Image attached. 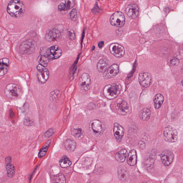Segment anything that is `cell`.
Masks as SVG:
<instances>
[{
    "mask_svg": "<svg viewBox=\"0 0 183 183\" xmlns=\"http://www.w3.org/2000/svg\"><path fill=\"white\" fill-rule=\"evenodd\" d=\"M25 7L23 2L20 1H12L8 4L7 11L10 16L17 18L24 14Z\"/></svg>",
    "mask_w": 183,
    "mask_h": 183,
    "instance_id": "obj_1",
    "label": "cell"
},
{
    "mask_svg": "<svg viewBox=\"0 0 183 183\" xmlns=\"http://www.w3.org/2000/svg\"><path fill=\"white\" fill-rule=\"evenodd\" d=\"M121 89V86L117 84L107 85L104 88L103 93L105 97L112 100L119 95Z\"/></svg>",
    "mask_w": 183,
    "mask_h": 183,
    "instance_id": "obj_2",
    "label": "cell"
},
{
    "mask_svg": "<svg viewBox=\"0 0 183 183\" xmlns=\"http://www.w3.org/2000/svg\"><path fill=\"white\" fill-rule=\"evenodd\" d=\"M5 93L8 98L14 99L20 98L22 95V92L18 85L15 84L9 83L6 86Z\"/></svg>",
    "mask_w": 183,
    "mask_h": 183,
    "instance_id": "obj_3",
    "label": "cell"
},
{
    "mask_svg": "<svg viewBox=\"0 0 183 183\" xmlns=\"http://www.w3.org/2000/svg\"><path fill=\"white\" fill-rule=\"evenodd\" d=\"M89 130L91 133L94 136H100L105 130L104 124L98 120H93L90 121L89 124Z\"/></svg>",
    "mask_w": 183,
    "mask_h": 183,
    "instance_id": "obj_4",
    "label": "cell"
},
{
    "mask_svg": "<svg viewBox=\"0 0 183 183\" xmlns=\"http://www.w3.org/2000/svg\"><path fill=\"white\" fill-rule=\"evenodd\" d=\"M178 133L177 130L171 126H167L164 130L163 138L167 142H175L178 140Z\"/></svg>",
    "mask_w": 183,
    "mask_h": 183,
    "instance_id": "obj_5",
    "label": "cell"
},
{
    "mask_svg": "<svg viewBox=\"0 0 183 183\" xmlns=\"http://www.w3.org/2000/svg\"><path fill=\"white\" fill-rule=\"evenodd\" d=\"M125 20L124 15L122 12L118 11L115 12L111 16L110 22L112 26L121 27L125 24Z\"/></svg>",
    "mask_w": 183,
    "mask_h": 183,
    "instance_id": "obj_6",
    "label": "cell"
},
{
    "mask_svg": "<svg viewBox=\"0 0 183 183\" xmlns=\"http://www.w3.org/2000/svg\"><path fill=\"white\" fill-rule=\"evenodd\" d=\"M35 43L32 40H27L23 42L20 46V53L23 54H29L34 51Z\"/></svg>",
    "mask_w": 183,
    "mask_h": 183,
    "instance_id": "obj_7",
    "label": "cell"
},
{
    "mask_svg": "<svg viewBox=\"0 0 183 183\" xmlns=\"http://www.w3.org/2000/svg\"><path fill=\"white\" fill-rule=\"evenodd\" d=\"M62 52L58 46H52L48 48L46 52L45 55L49 60L57 59L62 55Z\"/></svg>",
    "mask_w": 183,
    "mask_h": 183,
    "instance_id": "obj_8",
    "label": "cell"
},
{
    "mask_svg": "<svg viewBox=\"0 0 183 183\" xmlns=\"http://www.w3.org/2000/svg\"><path fill=\"white\" fill-rule=\"evenodd\" d=\"M37 78L40 83L44 84L46 82L49 77V71L48 69L41 64L37 66Z\"/></svg>",
    "mask_w": 183,
    "mask_h": 183,
    "instance_id": "obj_9",
    "label": "cell"
},
{
    "mask_svg": "<svg viewBox=\"0 0 183 183\" xmlns=\"http://www.w3.org/2000/svg\"><path fill=\"white\" fill-rule=\"evenodd\" d=\"M109 49L113 55L117 57H123L125 54V49L122 46L117 43H113L109 47Z\"/></svg>",
    "mask_w": 183,
    "mask_h": 183,
    "instance_id": "obj_10",
    "label": "cell"
},
{
    "mask_svg": "<svg viewBox=\"0 0 183 183\" xmlns=\"http://www.w3.org/2000/svg\"><path fill=\"white\" fill-rule=\"evenodd\" d=\"M91 83V79L90 75L87 73H84L79 79V85L82 89L87 91L89 90L90 86Z\"/></svg>",
    "mask_w": 183,
    "mask_h": 183,
    "instance_id": "obj_11",
    "label": "cell"
},
{
    "mask_svg": "<svg viewBox=\"0 0 183 183\" xmlns=\"http://www.w3.org/2000/svg\"><path fill=\"white\" fill-rule=\"evenodd\" d=\"M119 72V67L117 64H113L109 67L104 72V78L108 79L116 76Z\"/></svg>",
    "mask_w": 183,
    "mask_h": 183,
    "instance_id": "obj_12",
    "label": "cell"
},
{
    "mask_svg": "<svg viewBox=\"0 0 183 183\" xmlns=\"http://www.w3.org/2000/svg\"><path fill=\"white\" fill-rule=\"evenodd\" d=\"M138 80L142 87H147L150 85L152 82V77L150 73H142L139 75Z\"/></svg>",
    "mask_w": 183,
    "mask_h": 183,
    "instance_id": "obj_13",
    "label": "cell"
},
{
    "mask_svg": "<svg viewBox=\"0 0 183 183\" xmlns=\"http://www.w3.org/2000/svg\"><path fill=\"white\" fill-rule=\"evenodd\" d=\"M160 156L163 163L167 167L169 166L172 163L174 157L173 153L169 150L163 151Z\"/></svg>",
    "mask_w": 183,
    "mask_h": 183,
    "instance_id": "obj_14",
    "label": "cell"
},
{
    "mask_svg": "<svg viewBox=\"0 0 183 183\" xmlns=\"http://www.w3.org/2000/svg\"><path fill=\"white\" fill-rule=\"evenodd\" d=\"M61 33L58 29H51L46 34L45 38L46 40L49 42L56 41L60 37Z\"/></svg>",
    "mask_w": 183,
    "mask_h": 183,
    "instance_id": "obj_15",
    "label": "cell"
},
{
    "mask_svg": "<svg viewBox=\"0 0 183 183\" xmlns=\"http://www.w3.org/2000/svg\"><path fill=\"white\" fill-rule=\"evenodd\" d=\"M117 109L121 114L126 115L129 112V106L126 101L119 98L117 101Z\"/></svg>",
    "mask_w": 183,
    "mask_h": 183,
    "instance_id": "obj_16",
    "label": "cell"
},
{
    "mask_svg": "<svg viewBox=\"0 0 183 183\" xmlns=\"http://www.w3.org/2000/svg\"><path fill=\"white\" fill-rule=\"evenodd\" d=\"M139 9L137 6L134 4H130L126 9V14L132 18H135L137 16Z\"/></svg>",
    "mask_w": 183,
    "mask_h": 183,
    "instance_id": "obj_17",
    "label": "cell"
},
{
    "mask_svg": "<svg viewBox=\"0 0 183 183\" xmlns=\"http://www.w3.org/2000/svg\"><path fill=\"white\" fill-rule=\"evenodd\" d=\"M113 132L114 135L117 141H120L123 137L124 134L123 128L117 123L114 124L113 127Z\"/></svg>",
    "mask_w": 183,
    "mask_h": 183,
    "instance_id": "obj_18",
    "label": "cell"
},
{
    "mask_svg": "<svg viewBox=\"0 0 183 183\" xmlns=\"http://www.w3.org/2000/svg\"><path fill=\"white\" fill-rule=\"evenodd\" d=\"M9 67V61L7 58L0 60V76L7 73Z\"/></svg>",
    "mask_w": 183,
    "mask_h": 183,
    "instance_id": "obj_19",
    "label": "cell"
},
{
    "mask_svg": "<svg viewBox=\"0 0 183 183\" xmlns=\"http://www.w3.org/2000/svg\"><path fill=\"white\" fill-rule=\"evenodd\" d=\"M118 176L122 181H125L129 178V174L127 170L123 167L119 168L118 171Z\"/></svg>",
    "mask_w": 183,
    "mask_h": 183,
    "instance_id": "obj_20",
    "label": "cell"
},
{
    "mask_svg": "<svg viewBox=\"0 0 183 183\" xmlns=\"http://www.w3.org/2000/svg\"><path fill=\"white\" fill-rule=\"evenodd\" d=\"M137 161V156L135 150H132L130 151L128 155L127 162L129 165L134 166L136 165Z\"/></svg>",
    "mask_w": 183,
    "mask_h": 183,
    "instance_id": "obj_21",
    "label": "cell"
},
{
    "mask_svg": "<svg viewBox=\"0 0 183 183\" xmlns=\"http://www.w3.org/2000/svg\"><path fill=\"white\" fill-rule=\"evenodd\" d=\"M64 146L67 151L69 152H72L76 148V144L74 141L67 139L64 142Z\"/></svg>",
    "mask_w": 183,
    "mask_h": 183,
    "instance_id": "obj_22",
    "label": "cell"
},
{
    "mask_svg": "<svg viewBox=\"0 0 183 183\" xmlns=\"http://www.w3.org/2000/svg\"><path fill=\"white\" fill-rule=\"evenodd\" d=\"M127 152L125 149H123L117 152L115 155V159L119 163H123L127 157Z\"/></svg>",
    "mask_w": 183,
    "mask_h": 183,
    "instance_id": "obj_23",
    "label": "cell"
},
{
    "mask_svg": "<svg viewBox=\"0 0 183 183\" xmlns=\"http://www.w3.org/2000/svg\"><path fill=\"white\" fill-rule=\"evenodd\" d=\"M108 66V63L107 60L105 59H102L100 60L97 64L98 70L101 72H104L107 69Z\"/></svg>",
    "mask_w": 183,
    "mask_h": 183,
    "instance_id": "obj_24",
    "label": "cell"
},
{
    "mask_svg": "<svg viewBox=\"0 0 183 183\" xmlns=\"http://www.w3.org/2000/svg\"><path fill=\"white\" fill-rule=\"evenodd\" d=\"M71 132L72 135L77 139L80 140L83 137L84 131L81 128H73L71 130Z\"/></svg>",
    "mask_w": 183,
    "mask_h": 183,
    "instance_id": "obj_25",
    "label": "cell"
},
{
    "mask_svg": "<svg viewBox=\"0 0 183 183\" xmlns=\"http://www.w3.org/2000/svg\"><path fill=\"white\" fill-rule=\"evenodd\" d=\"M164 101V97L161 94H158L155 97L153 102L154 106L156 109H159L163 104Z\"/></svg>",
    "mask_w": 183,
    "mask_h": 183,
    "instance_id": "obj_26",
    "label": "cell"
},
{
    "mask_svg": "<svg viewBox=\"0 0 183 183\" xmlns=\"http://www.w3.org/2000/svg\"><path fill=\"white\" fill-rule=\"evenodd\" d=\"M151 115V111L147 108L143 109L139 113V117L144 121H147L150 119Z\"/></svg>",
    "mask_w": 183,
    "mask_h": 183,
    "instance_id": "obj_27",
    "label": "cell"
},
{
    "mask_svg": "<svg viewBox=\"0 0 183 183\" xmlns=\"http://www.w3.org/2000/svg\"><path fill=\"white\" fill-rule=\"evenodd\" d=\"M59 163L61 167L65 168L70 167L71 165V162L68 157L64 156L60 160Z\"/></svg>",
    "mask_w": 183,
    "mask_h": 183,
    "instance_id": "obj_28",
    "label": "cell"
},
{
    "mask_svg": "<svg viewBox=\"0 0 183 183\" xmlns=\"http://www.w3.org/2000/svg\"><path fill=\"white\" fill-rule=\"evenodd\" d=\"M6 171L7 176L10 178H12L15 173L16 169L12 164L9 163L6 164Z\"/></svg>",
    "mask_w": 183,
    "mask_h": 183,
    "instance_id": "obj_29",
    "label": "cell"
},
{
    "mask_svg": "<svg viewBox=\"0 0 183 183\" xmlns=\"http://www.w3.org/2000/svg\"><path fill=\"white\" fill-rule=\"evenodd\" d=\"M50 143H51V140H48L46 143L44 145V146L42 148L41 150L40 151L38 155V157L40 158L43 157L46 155V153L47 152L48 148H49Z\"/></svg>",
    "mask_w": 183,
    "mask_h": 183,
    "instance_id": "obj_30",
    "label": "cell"
},
{
    "mask_svg": "<svg viewBox=\"0 0 183 183\" xmlns=\"http://www.w3.org/2000/svg\"><path fill=\"white\" fill-rule=\"evenodd\" d=\"M49 59L45 55L40 54L38 57V62L40 64L44 67L47 66L49 62Z\"/></svg>",
    "mask_w": 183,
    "mask_h": 183,
    "instance_id": "obj_31",
    "label": "cell"
},
{
    "mask_svg": "<svg viewBox=\"0 0 183 183\" xmlns=\"http://www.w3.org/2000/svg\"><path fill=\"white\" fill-rule=\"evenodd\" d=\"M55 183H66V179L64 174H57L54 178Z\"/></svg>",
    "mask_w": 183,
    "mask_h": 183,
    "instance_id": "obj_32",
    "label": "cell"
},
{
    "mask_svg": "<svg viewBox=\"0 0 183 183\" xmlns=\"http://www.w3.org/2000/svg\"><path fill=\"white\" fill-rule=\"evenodd\" d=\"M69 17L71 20L75 21L77 17V12L76 9H73L69 13Z\"/></svg>",
    "mask_w": 183,
    "mask_h": 183,
    "instance_id": "obj_33",
    "label": "cell"
},
{
    "mask_svg": "<svg viewBox=\"0 0 183 183\" xmlns=\"http://www.w3.org/2000/svg\"><path fill=\"white\" fill-rule=\"evenodd\" d=\"M65 5L66 6L67 10H68L74 7L75 5V1H73V0L65 1Z\"/></svg>",
    "mask_w": 183,
    "mask_h": 183,
    "instance_id": "obj_34",
    "label": "cell"
},
{
    "mask_svg": "<svg viewBox=\"0 0 183 183\" xmlns=\"http://www.w3.org/2000/svg\"><path fill=\"white\" fill-rule=\"evenodd\" d=\"M68 32L69 38L71 40H74L76 37L74 31L72 29H68Z\"/></svg>",
    "mask_w": 183,
    "mask_h": 183,
    "instance_id": "obj_35",
    "label": "cell"
},
{
    "mask_svg": "<svg viewBox=\"0 0 183 183\" xmlns=\"http://www.w3.org/2000/svg\"><path fill=\"white\" fill-rule=\"evenodd\" d=\"M54 133V132L53 129H50L48 130L47 131H46L45 132V134H44V135H45L46 137H51L53 135Z\"/></svg>",
    "mask_w": 183,
    "mask_h": 183,
    "instance_id": "obj_36",
    "label": "cell"
},
{
    "mask_svg": "<svg viewBox=\"0 0 183 183\" xmlns=\"http://www.w3.org/2000/svg\"><path fill=\"white\" fill-rule=\"evenodd\" d=\"M58 10L60 11H66V10H67L65 3H60L58 6Z\"/></svg>",
    "mask_w": 183,
    "mask_h": 183,
    "instance_id": "obj_37",
    "label": "cell"
},
{
    "mask_svg": "<svg viewBox=\"0 0 183 183\" xmlns=\"http://www.w3.org/2000/svg\"><path fill=\"white\" fill-rule=\"evenodd\" d=\"M180 61L178 58H174L171 60L170 63L172 66H177L179 64Z\"/></svg>",
    "mask_w": 183,
    "mask_h": 183,
    "instance_id": "obj_38",
    "label": "cell"
},
{
    "mask_svg": "<svg viewBox=\"0 0 183 183\" xmlns=\"http://www.w3.org/2000/svg\"><path fill=\"white\" fill-rule=\"evenodd\" d=\"M12 160L11 157H8L6 158L5 159V163L6 164L9 163H11Z\"/></svg>",
    "mask_w": 183,
    "mask_h": 183,
    "instance_id": "obj_39",
    "label": "cell"
},
{
    "mask_svg": "<svg viewBox=\"0 0 183 183\" xmlns=\"http://www.w3.org/2000/svg\"><path fill=\"white\" fill-rule=\"evenodd\" d=\"M139 145L140 148H145V146L144 142L143 141H140L139 143Z\"/></svg>",
    "mask_w": 183,
    "mask_h": 183,
    "instance_id": "obj_40",
    "label": "cell"
},
{
    "mask_svg": "<svg viewBox=\"0 0 183 183\" xmlns=\"http://www.w3.org/2000/svg\"><path fill=\"white\" fill-rule=\"evenodd\" d=\"M24 122L25 123H26V125H30L31 124V121L29 119H26V120H25Z\"/></svg>",
    "mask_w": 183,
    "mask_h": 183,
    "instance_id": "obj_41",
    "label": "cell"
},
{
    "mask_svg": "<svg viewBox=\"0 0 183 183\" xmlns=\"http://www.w3.org/2000/svg\"><path fill=\"white\" fill-rule=\"evenodd\" d=\"M104 41H101L98 43V47L100 48H101L104 46Z\"/></svg>",
    "mask_w": 183,
    "mask_h": 183,
    "instance_id": "obj_42",
    "label": "cell"
},
{
    "mask_svg": "<svg viewBox=\"0 0 183 183\" xmlns=\"http://www.w3.org/2000/svg\"></svg>",
    "mask_w": 183,
    "mask_h": 183,
    "instance_id": "obj_43",
    "label": "cell"
}]
</instances>
